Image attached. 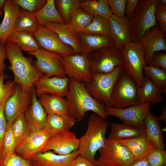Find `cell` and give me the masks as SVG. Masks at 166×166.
<instances>
[{
	"label": "cell",
	"instance_id": "cell-1",
	"mask_svg": "<svg viewBox=\"0 0 166 166\" xmlns=\"http://www.w3.org/2000/svg\"><path fill=\"white\" fill-rule=\"evenodd\" d=\"M5 46L6 58L10 64L8 68L14 75L13 81L24 90L32 89L34 83L44 75L35 67L31 57L25 56L17 45L6 41Z\"/></svg>",
	"mask_w": 166,
	"mask_h": 166
},
{
	"label": "cell",
	"instance_id": "cell-2",
	"mask_svg": "<svg viewBox=\"0 0 166 166\" xmlns=\"http://www.w3.org/2000/svg\"><path fill=\"white\" fill-rule=\"evenodd\" d=\"M66 97L68 104V114L76 122L81 121L88 111H92L105 119L107 118L105 106L90 95L84 83L70 78Z\"/></svg>",
	"mask_w": 166,
	"mask_h": 166
},
{
	"label": "cell",
	"instance_id": "cell-3",
	"mask_svg": "<svg viewBox=\"0 0 166 166\" xmlns=\"http://www.w3.org/2000/svg\"><path fill=\"white\" fill-rule=\"evenodd\" d=\"M109 125L106 119L96 113H93L89 117L87 130L79 138L80 155L97 164L95 156L104 144Z\"/></svg>",
	"mask_w": 166,
	"mask_h": 166
},
{
	"label": "cell",
	"instance_id": "cell-4",
	"mask_svg": "<svg viewBox=\"0 0 166 166\" xmlns=\"http://www.w3.org/2000/svg\"><path fill=\"white\" fill-rule=\"evenodd\" d=\"M160 0H140L129 20L132 42L139 43L145 33L155 26L156 9Z\"/></svg>",
	"mask_w": 166,
	"mask_h": 166
},
{
	"label": "cell",
	"instance_id": "cell-5",
	"mask_svg": "<svg viewBox=\"0 0 166 166\" xmlns=\"http://www.w3.org/2000/svg\"><path fill=\"white\" fill-rule=\"evenodd\" d=\"M123 65L117 66L112 72L106 74H92L90 82L84 84L90 95L105 106L111 107V94L117 79L123 72Z\"/></svg>",
	"mask_w": 166,
	"mask_h": 166
},
{
	"label": "cell",
	"instance_id": "cell-6",
	"mask_svg": "<svg viewBox=\"0 0 166 166\" xmlns=\"http://www.w3.org/2000/svg\"><path fill=\"white\" fill-rule=\"evenodd\" d=\"M121 51L124 61V72L138 87L141 86L144 78L143 68L146 65L143 47L140 43L132 42L125 44Z\"/></svg>",
	"mask_w": 166,
	"mask_h": 166
},
{
	"label": "cell",
	"instance_id": "cell-7",
	"mask_svg": "<svg viewBox=\"0 0 166 166\" xmlns=\"http://www.w3.org/2000/svg\"><path fill=\"white\" fill-rule=\"evenodd\" d=\"M137 88L135 82L123 71L113 89L110 99L111 107L123 109L140 104Z\"/></svg>",
	"mask_w": 166,
	"mask_h": 166
},
{
	"label": "cell",
	"instance_id": "cell-8",
	"mask_svg": "<svg viewBox=\"0 0 166 166\" xmlns=\"http://www.w3.org/2000/svg\"><path fill=\"white\" fill-rule=\"evenodd\" d=\"M87 56L92 74L110 73L124 62L121 50L114 46L100 48L90 52Z\"/></svg>",
	"mask_w": 166,
	"mask_h": 166
},
{
	"label": "cell",
	"instance_id": "cell-9",
	"mask_svg": "<svg viewBox=\"0 0 166 166\" xmlns=\"http://www.w3.org/2000/svg\"><path fill=\"white\" fill-rule=\"evenodd\" d=\"M99 151L98 166H128L134 161L125 147L108 139H105L104 146Z\"/></svg>",
	"mask_w": 166,
	"mask_h": 166
},
{
	"label": "cell",
	"instance_id": "cell-10",
	"mask_svg": "<svg viewBox=\"0 0 166 166\" xmlns=\"http://www.w3.org/2000/svg\"><path fill=\"white\" fill-rule=\"evenodd\" d=\"M61 61L66 75L69 78L84 84L90 82L92 74L87 55L75 53L62 56Z\"/></svg>",
	"mask_w": 166,
	"mask_h": 166
},
{
	"label": "cell",
	"instance_id": "cell-11",
	"mask_svg": "<svg viewBox=\"0 0 166 166\" xmlns=\"http://www.w3.org/2000/svg\"><path fill=\"white\" fill-rule=\"evenodd\" d=\"M28 53L36 58V60L34 61V65L44 75L48 77H66V75L61 61V56L42 48L29 52Z\"/></svg>",
	"mask_w": 166,
	"mask_h": 166
},
{
	"label": "cell",
	"instance_id": "cell-12",
	"mask_svg": "<svg viewBox=\"0 0 166 166\" xmlns=\"http://www.w3.org/2000/svg\"><path fill=\"white\" fill-rule=\"evenodd\" d=\"M150 103L146 102L123 109L105 106L108 116L117 117L123 123L139 128H145L144 119L150 112Z\"/></svg>",
	"mask_w": 166,
	"mask_h": 166
},
{
	"label": "cell",
	"instance_id": "cell-13",
	"mask_svg": "<svg viewBox=\"0 0 166 166\" xmlns=\"http://www.w3.org/2000/svg\"><path fill=\"white\" fill-rule=\"evenodd\" d=\"M80 144L79 138L75 133L64 131L50 136L40 152L52 150L58 155H67L78 149Z\"/></svg>",
	"mask_w": 166,
	"mask_h": 166
},
{
	"label": "cell",
	"instance_id": "cell-14",
	"mask_svg": "<svg viewBox=\"0 0 166 166\" xmlns=\"http://www.w3.org/2000/svg\"><path fill=\"white\" fill-rule=\"evenodd\" d=\"M34 88L25 91L20 85L16 84L13 93L4 105V113L8 124L12 123L17 117L25 112L31 102Z\"/></svg>",
	"mask_w": 166,
	"mask_h": 166
},
{
	"label": "cell",
	"instance_id": "cell-15",
	"mask_svg": "<svg viewBox=\"0 0 166 166\" xmlns=\"http://www.w3.org/2000/svg\"><path fill=\"white\" fill-rule=\"evenodd\" d=\"M41 48L64 56L75 53L70 46L63 43L57 34L44 26H39L33 34Z\"/></svg>",
	"mask_w": 166,
	"mask_h": 166
},
{
	"label": "cell",
	"instance_id": "cell-16",
	"mask_svg": "<svg viewBox=\"0 0 166 166\" xmlns=\"http://www.w3.org/2000/svg\"><path fill=\"white\" fill-rule=\"evenodd\" d=\"M70 78L57 76L48 77L43 75L34 84L35 91L37 97L50 94L63 97L68 91Z\"/></svg>",
	"mask_w": 166,
	"mask_h": 166
},
{
	"label": "cell",
	"instance_id": "cell-17",
	"mask_svg": "<svg viewBox=\"0 0 166 166\" xmlns=\"http://www.w3.org/2000/svg\"><path fill=\"white\" fill-rule=\"evenodd\" d=\"M139 43L144 50L146 65L149 64L154 53L166 51L165 35L160 30L158 23L145 33Z\"/></svg>",
	"mask_w": 166,
	"mask_h": 166
},
{
	"label": "cell",
	"instance_id": "cell-18",
	"mask_svg": "<svg viewBox=\"0 0 166 166\" xmlns=\"http://www.w3.org/2000/svg\"><path fill=\"white\" fill-rule=\"evenodd\" d=\"M109 20L110 36L114 42V46L121 50L126 43L132 42L129 20L125 17H119L113 14Z\"/></svg>",
	"mask_w": 166,
	"mask_h": 166
},
{
	"label": "cell",
	"instance_id": "cell-19",
	"mask_svg": "<svg viewBox=\"0 0 166 166\" xmlns=\"http://www.w3.org/2000/svg\"><path fill=\"white\" fill-rule=\"evenodd\" d=\"M37 97L34 88L31 102L25 113L26 120L31 133L43 130L47 116Z\"/></svg>",
	"mask_w": 166,
	"mask_h": 166
},
{
	"label": "cell",
	"instance_id": "cell-20",
	"mask_svg": "<svg viewBox=\"0 0 166 166\" xmlns=\"http://www.w3.org/2000/svg\"><path fill=\"white\" fill-rule=\"evenodd\" d=\"M50 136L43 130L31 133L15 149L14 152L22 158L29 160L40 152Z\"/></svg>",
	"mask_w": 166,
	"mask_h": 166
},
{
	"label": "cell",
	"instance_id": "cell-21",
	"mask_svg": "<svg viewBox=\"0 0 166 166\" xmlns=\"http://www.w3.org/2000/svg\"><path fill=\"white\" fill-rule=\"evenodd\" d=\"M80 154L78 149L65 155L57 154L48 151L38 152L30 161L32 166H68L70 163Z\"/></svg>",
	"mask_w": 166,
	"mask_h": 166
},
{
	"label": "cell",
	"instance_id": "cell-22",
	"mask_svg": "<svg viewBox=\"0 0 166 166\" xmlns=\"http://www.w3.org/2000/svg\"><path fill=\"white\" fill-rule=\"evenodd\" d=\"M113 140L125 147L131 154L134 161L146 157L150 150L155 147L146 134L135 138Z\"/></svg>",
	"mask_w": 166,
	"mask_h": 166
},
{
	"label": "cell",
	"instance_id": "cell-23",
	"mask_svg": "<svg viewBox=\"0 0 166 166\" xmlns=\"http://www.w3.org/2000/svg\"><path fill=\"white\" fill-rule=\"evenodd\" d=\"M20 9L12 0H6L3 8L4 16L0 24V41L4 44L14 31L16 18Z\"/></svg>",
	"mask_w": 166,
	"mask_h": 166
},
{
	"label": "cell",
	"instance_id": "cell-24",
	"mask_svg": "<svg viewBox=\"0 0 166 166\" xmlns=\"http://www.w3.org/2000/svg\"><path fill=\"white\" fill-rule=\"evenodd\" d=\"M44 26L55 32L61 41L71 47L75 53L82 54L79 34L73 31L67 24L50 22Z\"/></svg>",
	"mask_w": 166,
	"mask_h": 166
},
{
	"label": "cell",
	"instance_id": "cell-25",
	"mask_svg": "<svg viewBox=\"0 0 166 166\" xmlns=\"http://www.w3.org/2000/svg\"><path fill=\"white\" fill-rule=\"evenodd\" d=\"M79 38L82 54L87 55L90 52L100 48L114 46V42L110 36L81 33Z\"/></svg>",
	"mask_w": 166,
	"mask_h": 166
},
{
	"label": "cell",
	"instance_id": "cell-26",
	"mask_svg": "<svg viewBox=\"0 0 166 166\" xmlns=\"http://www.w3.org/2000/svg\"><path fill=\"white\" fill-rule=\"evenodd\" d=\"M76 122L75 120L69 114H48L43 130L51 136L61 131L70 130Z\"/></svg>",
	"mask_w": 166,
	"mask_h": 166
},
{
	"label": "cell",
	"instance_id": "cell-27",
	"mask_svg": "<svg viewBox=\"0 0 166 166\" xmlns=\"http://www.w3.org/2000/svg\"><path fill=\"white\" fill-rule=\"evenodd\" d=\"M38 101L47 115L68 114V104L66 99L62 97L48 94L39 97Z\"/></svg>",
	"mask_w": 166,
	"mask_h": 166
},
{
	"label": "cell",
	"instance_id": "cell-28",
	"mask_svg": "<svg viewBox=\"0 0 166 166\" xmlns=\"http://www.w3.org/2000/svg\"><path fill=\"white\" fill-rule=\"evenodd\" d=\"M137 93L140 104H155L163 101L162 89L145 76L142 85L138 87Z\"/></svg>",
	"mask_w": 166,
	"mask_h": 166
},
{
	"label": "cell",
	"instance_id": "cell-29",
	"mask_svg": "<svg viewBox=\"0 0 166 166\" xmlns=\"http://www.w3.org/2000/svg\"><path fill=\"white\" fill-rule=\"evenodd\" d=\"M159 121L157 117L150 112L147 115L144 120L146 135L155 147L164 150L165 144Z\"/></svg>",
	"mask_w": 166,
	"mask_h": 166
},
{
	"label": "cell",
	"instance_id": "cell-30",
	"mask_svg": "<svg viewBox=\"0 0 166 166\" xmlns=\"http://www.w3.org/2000/svg\"><path fill=\"white\" fill-rule=\"evenodd\" d=\"M111 132L108 139L116 140L140 136L146 134V129L136 127L124 123H110Z\"/></svg>",
	"mask_w": 166,
	"mask_h": 166
},
{
	"label": "cell",
	"instance_id": "cell-31",
	"mask_svg": "<svg viewBox=\"0 0 166 166\" xmlns=\"http://www.w3.org/2000/svg\"><path fill=\"white\" fill-rule=\"evenodd\" d=\"M7 41L18 46L22 50L28 53L41 48L34 38L33 33L25 31H14Z\"/></svg>",
	"mask_w": 166,
	"mask_h": 166
},
{
	"label": "cell",
	"instance_id": "cell-32",
	"mask_svg": "<svg viewBox=\"0 0 166 166\" xmlns=\"http://www.w3.org/2000/svg\"><path fill=\"white\" fill-rule=\"evenodd\" d=\"M33 14L39 26L50 22L65 24L56 9L54 0H46L44 6Z\"/></svg>",
	"mask_w": 166,
	"mask_h": 166
},
{
	"label": "cell",
	"instance_id": "cell-33",
	"mask_svg": "<svg viewBox=\"0 0 166 166\" xmlns=\"http://www.w3.org/2000/svg\"><path fill=\"white\" fill-rule=\"evenodd\" d=\"M80 7L89 14L109 20L112 16L106 0H80Z\"/></svg>",
	"mask_w": 166,
	"mask_h": 166
},
{
	"label": "cell",
	"instance_id": "cell-34",
	"mask_svg": "<svg viewBox=\"0 0 166 166\" xmlns=\"http://www.w3.org/2000/svg\"><path fill=\"white\" fill-rule=\"evenodd\" d=\"M39 26L33 14L21 8L16 18L14 31H25L33 34Z\"/></svg>",
	"mask_w": 166,
	"mask_h": 166
},
{
	"label": "cell",
	"instance_id": "cell-35",
	"mask_svg": "<svg viewBox=\"0 0 166 166\" xmlns=\"http://www.w3.org/2000/svg\"><path fill=\"white\" fill-rule=\"evenodd\" d=\"M12 127L15 140V149L31 133L26 120L25 113L20 114L15 119L12 124Z\"/></svg>",
	"mask_w": 166,
	"mask_h": 166
},
{
	"label": "cell",
	"instance_id": "cell-36",
	"mask_svg": "<svg viewBox=\"0 0 166 166\" xmlns=\"http://www.w3.org/2000/svg\"><path fill=\"white\" fill-rule=\"evenodd\" d=\"M93 18V16L79 7L73 14L67 24L73 31L79 34L90 24Z\"/></svg>",
	"mask_w": 166,
	"mask_h": 166
},
{
	"label": "cell",
	"instance_id": "cell-37",
	"mask_svg": "<svg viewBox=\"0 0 166 166\" xmlns=\"http://www.w3.org/2000/svg\"><path fill=\"white\" fill-rule=\"evenodd\" d=\"M81 33L110 36L109 20L101 16H94L91 23Z\"/></svg>",
	"mask_w": 166,
	"mask_h": 166
},
{
	"label": "cell",
	"instance_id": "cell-38",
	"mask_svg": "<svg viewBox=\"0 0 166 166\" xmlns=\"http://www.w3.org/2000/svg\"><path fill=\"white\" fill-rule=\"evenodd\" d=\"M12 124H8L2 146L0 149V166H3L15 151V140Z\"/></svg>",
	"mask_w": 166,
	"mask_h": 166
},
{
	"label": "cell",
	"instance_id": "cell-39",
	"mask_svg": "<svg viewBox=\"0 0 166 166\" xmlns=\"http://www.w3.org/2000/svg\"><path fill=\"white\" fill-rule=\"evenodd\" d=\"M55 7L65 24L69 23L75 11L80 7V0H54Z\"/></svg>",
	"mask_w": 166,
	"mask_h": 166
},
{
	"label": "cell",
	"instance_id": "cell-40",
	"mask_svg": "<svg viewBox=\"0 0 166 166\" xmlns=\"http://www.w3.org/2000/svg\"><path fill=\"white\" fill-rule=\"evenodd\" d=\"M143 73L162 89H166V70L148 65L144 67Z\"/></svg>",
	"mask_w": 166,
	"mask_h": 166
},
{
	"label": "cell",
	"instance_id": "cell-41",
	"mask_svg": "<svg viewBox=\"0 0 166 166\" xmlns=\"http://www.w3.org/2000/svg\"><path fill=\"white\" fill-rule=\"evenodd\" d=\"M8 77L4 72L0 75V104L5 103L14 90L16 83L13 81L9 80L4 83V80Z\"/></svg>",
	"mask_w": 166,
	"mask_h": 166
},
{
	"label": "cell",
	"instance_id": "cell-42",
	"mask_svg": "<svg viewBox=\"0 0 166 166\" xmlns=\"http://www.w3.org/2000/svg\"><path fill=\"white\" fill-rule=\"evenodd\" d=\"M146 158L149 166H163L166 164V150L154 147Z\"/></svg>",
	"mask_w": 166,
	"mask_h": 166
},
{
	"label": "cell",
	"instance_id": "cell-43",
	"mask_svg": "<svg viewBox=\"0 0 166 166\" xmlns=\"http://www.w3.org/2000/svg\"><path fill=\"white\" fill-rule=\"evenodd\" d=\"M15 5L32 14L40 10L45 4L46 0H12Z\"/></svg>",
	"mask_w": 166,
	"mask_h": 166
},
{
	"label": "cell",
	"instance_id": "cell-44",
	"mask_svg": "<svg viewBox=\"0 0 166 166\" xmlns=\"http://www.w3.org/2000/svg\"><path fill=\"white\" fill-rule=\"evenodd\" d=\"M113 15L125 17L127 0H106Z\"/></svg>",
	"mask_w": 166,
	"mask_h": 166
},
{
	"label": "cell",
	"instance_id": "cell-45",
	"mask_svg": "<svg viewBox=\"0 0 166 166\" xmlns=\"http://www.w3.org/2000/svg\"><path fill=\"white\" fill-rule=\"evenodd\" d=\"M155 16L160 30L164 33L166 31V7L162 6L160 1L156 9Z\"/></svg>",
	"mask_w": 166,
	"mask_h": 166
},
{
	"label": "cell",
	"instance_id": "cell-46",
	"mask_svg": "<svg viewBox=\"0 0 166 166\" xmlns=\"http://www.w3.org/2000/svg\"><path fill=\"white\" fill-rule=\"evenodd\" d=\"M148 65L166 70L165 52L160 51L154 53L152 56Z\"/></svg>",
	"mask_w": 166,
	"mask_h": 166
},
{
	"label": "cell",
	"instance_id": "cell-47",
	"mask_svg": "<svg viewBox=\"0 0 166 166\" xmlns=\"http://www.w3.org/2000/svg\"><path fill=\"white\" fill-rule=\"evenodd\" d=\"M3 166H32L29 160H26L14 152L10 156Z\"/></svg>",
	"mask_w": 166,
	"mask_h": 166
},
{
	"label": "cell",
	"instance_id": "cell-48",
	"mask_svg": "<svg viewBox=\"0 0 166 166\" xmlns=\"http://www.w3.org/2000/svg\"><path fill=\"white\" fill-rule=\"evenodd\" d=\"M5 104H0V149L2 144L8 124L4 113Z\"/></svg>",
	"mask_w": 166,
	"mask_h": 166
},
{
	"label": "cell",
	"instance_id": "cell-49",
	"mask_svg": "<svg viewBox=\"0 0 166 166\" xmlns=\"http://www.w3.org/2000/svg\"><path fill=\"white\" fill-rule=\"evenodd\" d=\"M68 166H98V165L88 159L79 155L69 164Z\"/></svg>",
	"mask_w": 166,
	"mask_h": 166
},
{
	"label": "cell",
	"instance_id": "cell-50",
	"mask_svg": "<svg viewBox=\"0 0 166 166\" xmlns=\"http://www.w3.org/2000/svg\"><path fill=\"white\" fill-rule=\"evenodd\" d=\"M139 0H127L125 10V16L130 20L134 13Z\"/></svg>",
	"mask_w": 166,
	"mask_h": 166
},
{
	"label": "cell",
	"instance_id": "cell-51",
	"mask_svg": "<svg viewBox=\"0 0 166 166\" xmlns=\"http://www.w3.org/2000/svg\"><path fill=\"white\" fill-rule=\"evenodd\" d=\"M6 58L5 44L0 41V75L6 68L5 61Z\"/></svg>",
	"mask_w": 166,
	"mask_h": 166
},
{
	"label": "cell",
	"instance_id": "cell-52",
	"mask_svg": "<svg viewBox=\"0 0 166 166\" xmlns=\"http://www.w3.org/2000/svg\"><path fill=\"white\" fill-rule=\"evenodd\" d=\"M128 166H149L146 157L134 160Z\"/></svg>",
	"mask_w": 166,
	"mask_h": 166
},
{
	"label": "cell",
	"instance_id": "cell-53",
	"mask_svg": "<svg viewBox=\"0 0 166 166\" xmlns=\"http://www.w3.org/2000/svg\"><path fill=\"white\" fill-rule=\"evenodd\" d=\"M158 120H161L166 123V106L165 105L163 108L162 113L160 116L157 117Z\"/></svg>",
	"mask_w": 166,
	"mask_h": 166
},
{
	"label": "cell",
	"instance_id": "cell-54",
	"mask_svg": "<svg viewBox=\"0 0 166 166\" xmlns=\"http://www.w3.org/2000/svg\"><path fill=\"white\" fill-rule=\"evenodd\" d=\"M6 0H0V12H3V8Z\"/></svg>",
	"mask_w": 166,
	"mask_h": 166
},
{
	"label": "cell",
	"instance_id": "cell-55",
	"mask_svg": "<svg viewBox=\"0 0 166 166\" xmlns=\"http://www.w3.org/2000/svg\"><path fill=\"white\" fill-rule=\"evenodd\" d=\"M160 1L162 6L166 7V0H160Z\"/></svg>",
	"mask_w": 166,
	"mask_h": 166
},
{
	"label": "cell",
	"instance_id": "cell-56",
	"mask_svg": "<svg viewBox=\"0 0 166 166\" xmlns=\"http://www.w3.org/2000/svg\"><path fill=\"white\" fill-rule=\"evenodd\" d=\"M3 12H0V16L2 15L3 14Z\"/></svg>",
	"mask_w": 166,
	"mask_h": 166
},
{
	"label": "cell",
	"instance_id": "cell-57",
	"mask_svg": "<svg viewBox=\"0 0 166 166\" xmlns=\"http://www.w3.org/2000/svg\"><path fill=\"white\" fill-rule=\"evenodd\" d=\"M163 166H166V165H164Z\"/></svg>",
	"mask_w": 166,
	"mask_h": 166
}]
</instances>
